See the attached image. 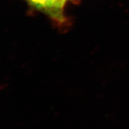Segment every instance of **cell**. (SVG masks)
I'll return each instance as SVG.
<instances>
[{
  "label": "cell",
  "mask_w": 129,
  "mask_h": 129,
  "mask_svg": "<svg viewBox=\"0 0 129 129\" xmlns=\"http://www.w3.org/2000/svg\"><path fill=\"white\" fill-rule=\"evenodd\" d=\"M32 6L58 21H63L62 10L66 0H27Z\"/></svg>",
  "instance_id": "obj_1"
}]
</instances>
